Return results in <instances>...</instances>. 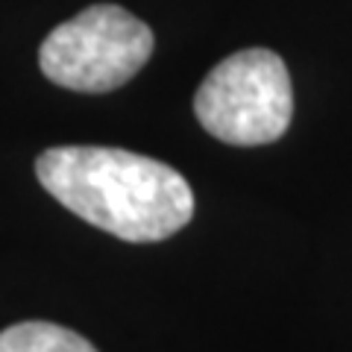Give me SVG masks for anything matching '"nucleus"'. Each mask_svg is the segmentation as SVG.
I'll list each match as a JSON object with an SVG mask.
<instances>
[{"instance_id": "obj_2", "label": "nucleus", "mask_w": 352, "mask_h": 352, "mask_svg": "<svg viewBox=\"0 0 352 352\" xmlns=\"http://www.w3.org/2000/svg\"><path fill=\"white\" fill-rule=\"evenodd\" d=\"M194 115L223 144L261 147L282 138L294 115V88L282 56L267 47L226 56L197 88Z\"/></svg>"}, {"instance_id": "obj_3", "label": "nucleus", "mask_w": 352, "mask_h": 352, "mask_svg": "<svg viewBox=\"0 0 352 352\" xmlns=\"http://www.w3.org/2000/svg\"><path fill=\"white\" fill-rule=\"evenodd\" d=\"M153 30L115 3H94L41 41L38 65L50 82L106 94L129 82L153 53Z\"/></svg>"}, {"instance_id": "obj_4", "label": "nucleus", "mask_w": 352, "mask_h": 352, "mask_svg": "<svg viewBox=\"0 0 352 352\" xmlns=\"http://www.w3.org/2000/svg\"><path fill=\"white\" fill-rule=\"evenodd\" d=\"M0 352H97L82 335L47 320L15 323L0 332Z\"/></svg>"}, {"instance_id": "obj_1", "label": "nucleus", "mask_w": 352, "mask_h": 352, "mask_svg": "<svg viewBox=\"0 0 352 352\" xmlns=\"http://www.w3.org/2000/svg\"><path fill=\"white\" fill-rule=\"evenodd\" d=\"M36 176L68 212L129 244L170 238L194 214L179 170L120 147H50L36 159Z\"/></svg>"}]
</instances>
